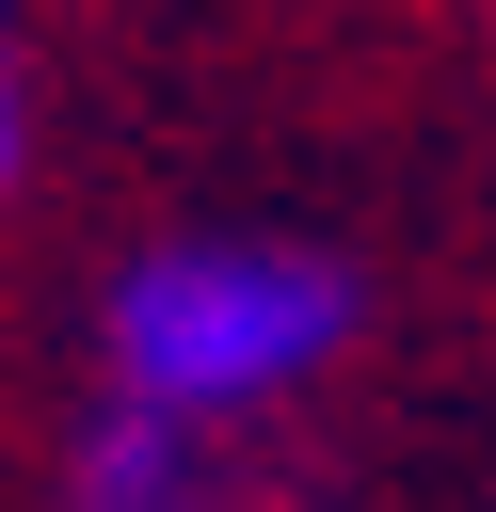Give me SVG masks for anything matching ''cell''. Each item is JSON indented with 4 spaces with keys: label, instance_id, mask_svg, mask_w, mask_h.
<instances>
[{
    "label": "cell",
    "instance_id": "cell-1",
    "mask_svg": "<svg viewBox=\"0 0 496 512\" xmlns=\"http://www.w3.org/2000/svg\"><path fill=\"white\" fill-rule=\"evenodd\" d=\"M352 336H368V272L320 240H256V224L144 240L96 288V384L160 400V416H240V432L272 400H304Z\"/></svg>",
    "mask_w": 496,
    "mask_h": 512
},
{
    "label": "cell",
    "instance_id": "cell-2",
    "mask_svg": "<svg viewBox=\"0 0 496 512\" xmlns=\"http://www.w3.org/2000/svg\"><path fill=\"white\" fill-rule=\"evenodd\" d=\"M48 512H304V496H288V464L240 416H160V400H112L96 384V416L64 432Z\"/></svg>",
    "mask_w": 496,
    "mask_h": 512
},
{
    "label": "cell",
    "instance_id": "cell-3",
    "mask_svg": "<svg viewBox=\"0 0 496 512\" xmlns=\"http://www.w3.org/2000/svg\"><path fill=\"white\" fill-rule=\"evenodd\" d=\"M16 144H32V112H16V0H0V192H16Z\"/></svg>",
    "mask_w": 496,
    "mask_h": 512
},
{
    "label": "cell",
    "instance_id": "cell-4",
    "mask_svg": "<svg viewBox=\"0 0 496 512\" xmlns=\"http://www.w3.org/2000/svg\"><path fill=\"white\" fill-rule=\"evenodd\" d=\"M480 16H496V0H480Z\"/></svg>",
    "mask_w": 496,
    "mask_h": 512
}]
</instances>
